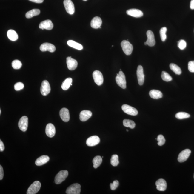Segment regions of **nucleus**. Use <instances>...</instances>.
Returning <instances> with one entry per match:
<instances>
[{
  "label": "nucleus",
  "instance_id": "obj_41",
  "mask_svg": "<svg viewBox=\"0 0 194 194\" xmlns=\"http://www.w3.org/2000/svg\"><path fill=\"white\" fill-rule=\"evenodd\" d=\"M119 185L118 181L117 180L114 181L112 183H110V187L111 190H115L118 188Z\"/></svg>",
  "mask_w": 194,
  "mask_h": 194
},
{
  "label": "nucleus",
  "instance_id": "obj_29",
  "mask_svg": "<svg viewBox=\"0 0 194 194\" xmlns=\"http://www.w3.org/2000/svg\"><path fill=\"white\" fill-rule=\"evenodd\" d=\"M72 82V78H68L63 82L61 85V88L64 90H67L71 86Z\"/></svg>",
  "mask_w": 194,
  "mask_h": 194
},
{
  "label": "nucleus",
  "instance_id": "obj_38",
  "mask_svg": "<svg viewBox=\"0 0 194 194\" xmlns=\"http://www.w3.org/2000/svg\"><path fill=\"white\" fill-rule=\"evenodd\" d=\"M158 146H162L165 144V140L163 135H160L158 136L157 138Z\"/></svg>",
  "mask_w": 194,
  "mask_h": 194
},
{
  "label": "nucleus",
  "instance_id": "obj_1",
  "mask_svg": "<svg viewBox=\"0 0 194 194\" xmlns=\"http://www.w3.org/2000/svg\"><path fill=\"white\" fill-rule=\"evenodd\" d=\"M116 80V83L121 88L125 89L126 88V77L123 72L120 70L118 74H117Z\"/></svg>",
  "mask_w": 194,
  "mask_h": 194
},
{
  "label": "nucleus",
  "instance_id": "obj_48",
  "mask_svg": "<svg viewBox=\"0 0 194 194\" xmlns=\"http://www.w3.org/2000/svg\"><path fill=\"white\" fill-rule=\"evenodd\" d=\"M1 114V110H0V114Z\"/></svg>",
  "mask_w": 194,
  "mask_h": 194
},
{
  "label": "nucleus",
  "instance_id": "obj_52",
  "mask_svg": "<svg viewBox=\"0 0 194 194\" xmlns=\"http://www.w3.org/2000/svg\"></svg>",
  "mask_w": 194,
  "mask_h": 194
},
{
  "label": "nucleus",
  "instance_id": "obj_49",
  "mask_svg": "<svg viewBox=\"0 0 194 194\" xmlns=\"http://www.w3.org/2000/svg\"><path fill=\"white\" fill-rule=\"evenodd\" d=\"M83 1H87V0H83Z\"/></svg>",
  "mask_w": 194,
  "mask_h": 194
},
{
  "label": "nucleus",
  "instance_id": "obj_36",
  "mask_svg": "<svg viewBox=\"0 0 194 194\" xmlns=\"http://www.w3.org/2000/svg\"><path fill=\"white\" fill-rule=\"evenodd\" d=\"M167 28L166 27H162L160 30V38H161L162 41H165L166 39L167 36V35H166V33L167 32Z\"/></svg>",
  "mask_w": 194,
  "mask_h": 194
},
{
  "label": "nucleus",
  "instance_id": "obj_12",
  "mask_svg": "<svg viewBox=\"0 0 194 194\" xmlns=\"http://www.w3.org/2000/svg\"><path fill=\"white\" fill-rule=\"evenodd\" d=\"M137 79L139 85L141 86L143 84L144 82V75L143 67L139 65L137 67Z\"/></svg>",
  "mask_w": 194,
  "mask_h": 194
},
{
  "label": "nucleus",
  "instance_id": "obj_27",
  "mask_svg": "<svg viewBox=\"0 0 194 194\" xmlns=\"http://www.w3.org/2000/svg\"><path fill=\"white\" fill-rule=\"evenodd\" d=\"M67 44L70 47L77 49V50H81L83 49V47L82 45L73 41V40H69L67 41Z\"/></svg>",
  "mask_w": 194,
  "mask_h": 194
},
{
  "label": "nucleus",
  "instance_id": "obj_37",
  "mask_svg": "<svg viewBox=\"0 0 194 194\" xmlns=\"http://www.w3.org/2000/svg\"><path fill=\"white\" fill-rule=\"evenodd\" d=\"M12 67L16 70L19 69L22 66V63L18 60H15L12 61Z\"/></svg>",
  "mask_w": 194,
  "mask_h": 194
},
{
  "label": "nucleus",
  "instance_id": "obj_20",
  "mask_svg": "<svg viewBox=\"0 0 194 194\" xmlns=\"http://www.w3.org/2000/svg\"><path fill=\"white\" fill-rule=\"evenodd\" d=\"M146 34H147V39L146 42L147 45L150 47L153 46L156 43L154 34L152 31L149 30L147 31Z\"/></svg>",
  "mask_w": 194,
  "mask_h": 194
},
{
  "label": "nucleus",
  "instance_id": "obj_23",
  "mask_svg": "<svg viewBox=\"0 0 194 194\" xmlns=\"http://www.w3.org/2000/svg\"><path fill=\"white\" fill-rule=\"evenodd\" d=\"M92 113L91 111L84 110L81 112L80 114V119L82 121H85L90 118Z\"/></svg>",
  "mask_w": 194,
  "mask_h": 194
},
{
  "label": "nucleus",
  "instance_id": "obj_8",
  "mask_svg": "<svg viewBox=\"0 0 194 194\" xmlns=\"http://www.w3.org/2000/svg\"><path fill=\"white\" fill-rule=\"evenodd\" d=\"M190 153L191 151L189 149H185L181 152L178 156V161L180 163H183L186 161L189 157Z\"/></svg>",
  "mask_w": 194,
  "mask_h": 194
},
{
  "label": "nucleus",
  "instance_id": "obj_2",
  "mask_svg": "<svg viewBox=\"0 0 194 194\" xmlns=\"http://www.w3.org/2000/svg\"><path fill=\"white\" fill-rule=\"evenodd\" d=\"M68 175V172L67 170H63L60 171L55 178V182L56 184H60L66 180Z\"/></svg>",
  "mask_w": 194,
  "mask_h": 194
},
{
  "label": "nucleus",
  "instance_id": "obj_46",
  "mask_svg": "<svg viewBox=\"0 0 194 194\" xmlns=\"http://www.w3.org/2000/svg\"><path fill=\"white\" fill-rule=\"evenodd\" d=\"M190 8L192 10H194V0H191L190 3Z\"/></svg>",
  "mask_w": 194,
  "mask_h": 194
},
{
  "label": "nucleus",
  "instance_id": "obj_16",
  "mask_svg": "<svg viewBox=\"0 0 194 194\" xmlns=\"http://www.w3.org/2000/svg\"><path fill=\"white\" fill-rule=\"evenodd\" d=\"M59 114L61 119L64 122H67L69 121L70 119V113L67 109L66 108L61 109L60 111Z\"/></svg>",
  "mask_w": 194,
  "mask_h": 194
},
{
  "label": "nucleus",
  "instance_id": "obj_15",
  "mask_svg": "<svg viewBox=\"0 0 194 194\" xmlns=\"http://www.w3.org/2000/svg\"><path fill=\"white\" fill-rule=\"evenodd\" d=\"M46 134L47 136L52 138L55 135L56 130L55 127L52 123H49L47 125L45 129Z\"/></svg>",
  "mask_w": 194,
  "mask_h": 194
},
{
  "label": "nucleus",
  "instance_id": "obj_11",
  "mask_svg": "<svg viewBox=\"0 0 194 194\" xmlns=\"http://www.w3.org/2000/svg\"><path fill=\"white\" fill-rule=\"evenodd\" d=\"M19 129L23 132H25L27 130L28 126V118L27 116H23L19 120L18 123Z\"/></svg>",
  "mask_w": 194,
  "mask_h": 194
},
{
  "label": "nucleus",
  "instance_id": "obj_47",
  "mask_svg": "<svg viewBox=\"0 0 194 194\" xmlns=\"http://www.w3.org/2000/svg\"><path fill=\"white\" fill-rule=\"evenodd\" d=\"M144 45H147V43L146 42H145V43H144Z\"/></svg>",
  "mask_w": 194,
  "mask_h": 194
},
{
  "label": "nucleus",
  "instance_id": "obj_9",
  "mask_svg": "<svg viewBox=\"0 0 194 194\" xmlns=\"http://www.w3.org/2000/svg\"><path fill=\"white\" fill-rule=\"evenodd\" d=\"M51 90L50 86L48 81L44 80L42 82L40 91L41 94L43 96H46L50 93Z\"/></svg>",
  "mask_w": 194,
  "mask_h": 194
},
{
  "label": "nucleus",
  "instance_id": "obj_35",
  "mask_svg": "<svg viewBox=\"0 0 194 194\" xmlns=\"http://www.w3.org/2000/svg\"><path fill=\"white\" fill-rule=\"evenodd\" d=\"M161 77L163 80L166 82H169L172 80V78L167 72L165 71L162 72Z\"/></svg>",
  "mask_w": 194,
  "mask_h": 194
},
{
  "label": "nucleus",
  "instance_id": "obj_6",
  "mask_svg": "<svg viewBox=\"0 0 194 194\" xmlns=\"http://www.w3.org/2000/svg\"><path fill=\"white\" fill-rule=\"evenodd\" d=\"M93 80L97 85L100 86L103 84L104 78L101 72L98 70H95L93 72Z\"/></svg>",
  "mask_w": 194,
  "mask_h": 194
},
{
  "label": "nucleus",
  "instance_id": "obj_25",
  "mask_svg": "<svg viewBox=\"0 0 194 194\" xmlns=\"http://www.w3.org/2000/svg\"><path fill=\"white\" fill-rule=\"evenodd\" d=\"M149 93L150 96L153 99H158L163 97V94L161 92L158 90H151L149 92Z\"/></svg>",
  "mask_w": 194,
  "mask_h": 194
},
{
  "label": "nucleus",
  "instance_id": "obj_22",
  "mask_svg": "<svg viewBox=\"0 0 194 194\" xmlns=\"http://www.w3.org/2000/svg\"><path fill=\"white\" fill-rule=\"evenodd\" d=\"M102 23L101 18L95 17L92 19L91 22V26L93 29H97L101 27Z\"/></svg>",
  "mask_w": 194,
  "mask_h": 194
},
{
  "label": "nucleus",
  "instance_id": "obj_18",
  "mask_svg": "<svg viewBox=\"0 0 194 194\" xmlns=\"http://www.w3.org/2000/svg\"><path fill=\"white\" fill-rule=\"evenodd\" d=\"M53 24L50 20H47L43 21L40 23L39 27L40 29L43 30L46 29L47 30H51L53 28Z\"/></svg>",
  "mask_w": 194,
  "mask_h": 194
},
{
  "label": "nucleus",
  "instance_id": "obj_34",
  "mask_svg": "<svg viewBox=\"0 0 194 194\" xmlns=\"http://www.w3.org/2000/svg\"><path fill=\"white\" fill-rule=\"evenodd\" d=\"M111 164L113 166L116 167L119 164V157L117 155H113L111 158Z\"/></svg>",
  "mask_w": 194,
  "mask_h": 194
},
{
  "label": "nucleus",
  "instance_id": "obj_3",
  "mask_svg": "<svg viewBox=\"0 0 194 194\" xmlns=\"http://www.w3.org/2000/svg\"><path fill=\"white\" fill-rule=\"evenodd\" d=\"M121 46L123 52L127 55L131 54L133 50V47L129 42L127 40H123L121 42Z\"/></svg>",
  "mask_w": 194,
  "mask_h": 194
},
{
  "label": "nucleus",
  "instance_id": "obj_30",
  "mask_svg": "<svg viewBox=\"0 0 194 194\" xmlns=\"http://www.w3.org/2000/svg\"><path fill=\"white\" fill-rule=\"evenodd\" d=\"M102 161V157L100 156H97L93 158V167L96 169L99 167L101 164Z\"/></svg>",
  "mask_w": 194,
  "mask_h": 194
},
{
  "label": "nucleus",
  "instance_id": "obj_32",
  "mask_svg": "<svg viewBox=\"0 0 194 194\" xmlns=\"http://www.w3.org/2000/svg\"><path fill=\"white\" fill-rule=\"evenodd\" d=\"M123 124L124 126L131 129L135 128L136 126L134 121L129 119H124L123 121Z\"/></svg>",
  "mask_w": 194,
  "mask_h": 194
},
{
  "label": "nucleus",
  "instance_id": "obj_24",
  "mask_svg": "<svg viewBox=\"0 0 194 194\" xmlns=\"http://www.w3.org/2000/svg\"><path fill=\"white\" fill-rule=\"evenodd\" d=\"M50 160V158L48 156L46 155H43L40 157L37 158L35 161V164L38 166L43 165L47 163Z\"/></svg>",
  "mask_w": 194,
  "mask_h": 194
},
{
  "label": "nucleus",
  "instance_id": "obj_39",
  "mask_svg": "<svg viewBox=\"0 0 194 194\" xmlns=\"http://www.w3.org/2000/svg\"><path fill=\"white\" fill-rule=\"evenodd\" d=\"M187 46V43L185 40H181L178 42V47L181 50H183Z\"/></svg>",
  "mask_w": 194,
  "mask_h": 194
},
{
  "label": "nucleus",
  "instance_id": "obj_19",
  "mask_svg": "<svg viewBox=\"0 0 194 194\" xmlns=\"http://www.w3.org/2000/svg\"><path fill=\"white\" fill-rule=\"evenodd\" d=\"M126 13L128 15L136 18L142 17L144 15L142 11L137 9H131L127 10Z\"/></svg>",
  "mask_w": 194,
  "mask_h": 194
},
{
  "label": "nucleus",
  "instance_id": "obj_10",
  "mask_svg": "<svg viewBox=\"0 0 194 194\" xmlns=\"http://www.w3.org/2000/svg\"><path fill=\"white\" fill-rule=\"evenodd\" d=\"M63 3L67 12L70 15H73L75 13V9L71 0H64Z\"/></svg>",
  "mask_w": 194,
  "mask_h": 194
},
{
  "label": "nucleus",
  "instance_id": "obj_51",
  "mask_svg": "<svg viewBox=\"0 0 194 194\" xmlns=\"http://www.w3.org/2000/svg\"><path fill=\"white\" fill-rule=\"evenodd\" d=\"M100 29H101V27H99Z\"/></svg>",
  "mask_w": 194,
  "mask_h": 194
},
{
  "label": "nucleus",
  "instance_id": "obj_42",
  "mask_svg": "<svg viewBox=\"0 0 194 194\" xmlns=\"http://www.w3.org/2000/svg\"><path fill=\"white\" fill-rule=\"evenodd\" d=\"M188 69L190 72L194 73V61H191L189 62Z\"/></svg>",
  "mask_w": 194,
  "mask_h": 194
},
{
  "label": "nucleus",
  "instance_id": "obj_17",
  "mask_svg": "<svg viewBox=\"0 0 194 194\" xmlns=\"http://www.w3.org/2000/svg\"><path fill=\"white\" fill-rule=\"evenodd\" d=\"M67 64L68 69L70 70H75L78 66L77 61L71 57L67 58Z\"/></svg>",
  "mask_w": 194,
  "mask_h": 194
},
{
  "label": "nucleus",
  "instance_id": "obj_14",
  "mask_svg": "<svg viewBox=\"0 0 194 194\" xmlns=\"http://www.w3.org/2000/svg\"><path fill=\"white\" fill-rule=\"evenodd\" d=\"M100 139L97 136H93L89 137L86 140V143L89 146H95L99 143Z\"/></svg>",
  "mask_w": 194,
  "mask_h": 194
},
{
  "label": "nucleus",
  "instance_id": "obj_21",
  "mask_svg": "<svg viewBox=\"0 0 194 194\" xmlns=\"http://www.w3.org/2000/svg\"><path fill=\"white\" fill-rule=\"evenodd\" d=\"M157 189L159 191H164L166 190L167 183L164 179H160L157 181L156 182Z\"/></svg>",
  "mask_w": 194,
  "mask_h": 194
},
{
  "label": "nucleus",
  "instance_id": "obj_28",
  "mask_svg": "<svg viewBox=\"0 0 194 194\" xmlns=\"http://www.w3.org/2000/svg\"><path fill=\"white\" fill-rule=\"evenodd\" d=\"M40 13V11L38 9H34L27 12L26 14V17L27 19L31 18L35 16L39 15Z\"/></svg>",
  "mask_w": 194,
  "mask_h": 194
},
{
  "label": "nucleus",
  "instance_id": "obj_43",
  "mask_svg": "<svg viewBox=\"0 0 194 194\" xmlns=\"http://www.w3.org/2000/svg\"><path fill=\"white\" fill-rule=\"evenodd\" d=\"M4 177V171L2 166L0 165V180H1Z\"/></svg>",
  "mask_w": 194,
  "mask_h": 194
},
{
  "label": "nucleus",
  "instance_id": "obj_50",
  "mask_svg": "<svg viewBox=\"0 0 194 194\" xmlns=\"http://www.w3.org/2000/svg\"><path fill=\"white\" fill-rule=\"evenodd\" d=\"M127 131L128 132V130H127Z\"/></svg>",
  "mask_w": 194,
  "mask_h": 194
},
{
  "label": "nucleus",
  "instance_id": "obj_44",
  "mask_svg": "<svg viewBox=\"0 0 194 194\" xmlns=\"http://www.w3.org/2000/svg\"><path fill=\"white\" fill-rule=\"evenodd\" d=\"M5 149L4 145L2 141L0 140V151L3 152Z\"/></svg>",
  "mask_w": 194,
  "mask_h": 194
},
{
  "label": "nucleus",
  "instance_id": "obj_33",
  "mask_svg": "<svg viewBox=\"0 0 194 194\" xmlns=\"http://www.w3.org/2000/svg\"><path fill=\"white\" fill-rule=\"evenodd\" d=\"M175 117L179 119H183L188 118L190 117V115L187 113L180 112L177 113L175 115Z\"/></svg>",
  "mask_w": 194,
  "mask_h": 194
},
{
  "label": "nucleus",
  "instance_id": "obj_4",
  "mask_svg": "<svg viewBox=\"0 0 194 194\" xmlns=\"http://www.w3.org/2000/svg\"><path fill=\"white\" fill-rule=\"evenodd\" d=\"M41 187V183L38 181H35L28 189L27 194H35L39 191Z\"/></svg>",
  "mask_w": 194,
  "mask_h": 194
},
{
  "label": "nucleus",
  "instance_id": "obj_5",
  "mask_svg": "<svg viewBox=\"0 0 194 194\" xmlns=\"http://www.w3.org/2000/svg\"><path fill=\"white\" fill-rule=\"evenodd\" d=\"M81 185L78 183L72 184L67 188V194H80L81 192Z\"/></svg>",
  "mask_w": 194,
  "mask_h": 194
},
{
  "label": "nucleus",
  "instance_id": "obj_31",
  "mask_svg": "<svg viewBox=\"0 0 194 194\" xmlns=\"http://www.w3.org/2000/svg\"><path fill=\"white\" fill-rule=\"evenodd\" d=\"M170 69L177 75H180L181 73V70L180 68L174 63H171L170 64Z\"/></svg>",
  "mask_w": 194,
  "mask_h": 194
},
{
  "label": "nucleus",
  "instance_id": "obj_13",
  "mask_svg": "<svg viewBox=\"0 0 194 194\" xmlns=\"http://www.w3.org/2000/svg\"><path fill=\"white\" fill-rule=\"evenodd\" d=\"M40 49L42 52L49 51L51 53L54 52L56 50V47L54 45L52 44L47 43L42 44L40 46Z\"/></svg>",
  "mask_w": 194,
  "mask_h": 194
},
{
  "label": "nucleus",
  "instance_id": "obj_45",
  "mask_svg": "<svg viewBox=\"0 0 194 194\" xmlns=\"http://www.w3.org/2000/svg\"><path fill=\"white\" fill-rule=\"evenodd\" d=\"M32 2H35L37 3H43L44 0H29Z\"/></svg>",
  "mask_w": 194,
  "mask_h": 194
},
{
  "label": "nucleus",
  "instance_id": "obj_26",
  "mask_svg": "<svg viewBox=\"0 0 194 194\" xmlns=\"http://www.w3.org/2000/svg\"><path fill=\"white\" fill-rule=\"evenodd\" d=\"M7 35L9 39L12 41H15L18 39V35L13 30H10L7 31Z\"/></svg>",
  "mask_w": 194,
  "mask_h": 194
},
{
  "label": "nucleus",
  "instance_id": "obj_7",
  "mask_svg": "<svg viewBox=\"0 0 194 194\" xmlns=\"http://www.w3.org/2000/svg\"><path fill=\"white\" fill-rule=\"evenodd\" d=\"M123 112L126 113L130 115L135 116L137 115L138 114V111L134 107L130 106L124 104L121 107Z\"/></svg>",
  "mask_w": 194,
  "mask_h": 194
},
{
  "label": "nucleus",
  "instance_id": "obj_40",
  "mask_svg": "<svg viewBox=\"0 0 194 194\" xmlns=\"http://www.w3.org/2000/svg\"><path fill=\"white\" fill-rule=\"evenodd\" d=\"M24 87V84L21 82L17 83L14 86V88L15 90L17 91H20V90L23 89Z\"/></svg>",
  "mask_w": 194,
  "mask_h": 194
}]
</instances>
